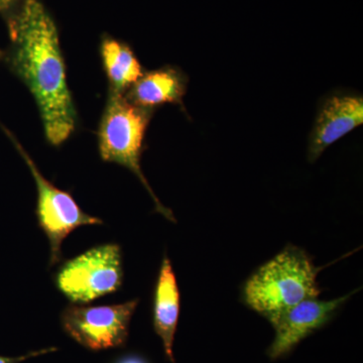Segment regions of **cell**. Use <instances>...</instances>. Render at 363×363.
<instances>
[{"label":"cell","mask_w":363,"mask_h":363,"mask_svg":"<svg viewBox=\"0 0 363 363\" xmlns=\"http://www.w3.org/2000/svg\"><path fill=\"white\" fill-rule=\"evenodd\" d=\"M54 351H57L56 347L45 348V350L32 351V352L28 353V354L21 355V357H0V363H21L30 359V358L40 357V355L47 354V353L54 352Z\"/></svg>","instance_id":"7c38bea8"},{"label":"cell","mask_w":363,"mask_h":363,"mask_svg":"<svg viewBox=\"0 0 363 363\" xmlns=\"http://www.w3.org/2000/svg\"><path fill=\"white\" fill-rule=\"evenodd\" d=\"M355 293L357 291L330 301L307 298L269 317L267 321L274 328V338L267 350L269 357L279 359L290 353L301 341L328 324Z\"/></svg>","instance_id":"52a82bcc"},{"label":"cell","mask_w":363,"mask_h":363,"mask_svg":"<svg viewBox=\"0 0 363 363\" xmlns=\"http://www.w3.org/2000/svg\"><path fill=\"white\" fill-rule=\"evenodd\" d=\"M321 269L305 250L288 245L248 277L241 301L267 320L307 298H319Z\"/></svg>","instance_id":"7a4b0ae2"},{"label":"cell","mask_w":363,"mask_h":363,"mask_svg":"<svg viewBox=\"0 0 363 363\" xmlns=\"http://www.w3.org/2000/svg\"><path fill=\"white\" fill-rule=\"evenodd\" d=\"M11 135V133H9ZM11 136L14 145L30 169L38 190L37 217L40 229L50 243V267L62 259V245L69 234L81 226L100 225L104 221L85 213L70 193L60 190L40 174L39 169L18 140Z\"/></svg>","instance_id":"5b68a950"},{"label":"cell","mask_w":363,"mask_h":363,"mask_svg":"<svg viewBox=\"0 0 363 363\" xmlns=\"http://www.w3.org/2000/svg\"><path fill=\"white\" fill-rule=\"evenodd\" d=\"M116 363H149L145 358L140 357V355L128 354L125 357L119 358Z\"/></svg>","instance_id":"4fadbf2b"},{"label":"cell","mask_w":363,"mask_h":363,"mask_svg":"<svg viewBox=\"0 0 363 363\" xmlns=\"http://www.w3.org/2000/svg\"><path fill=\"white\" fill-rule=\"evenodd\" d=\"M150 112V109L133 104L123 93L111 91L98 133L100 156L105 162H116L133 172L152 197L156 211L168 220L176 222L173 212L155 194L140 167Z\"/></svg>","instance_id":"3957f363"},{"label":"cell","mask_w":363,"mask_h":363,"mask_svg":"<svg viewBox=\"0 0 363 363\" xmlns=\"http://www.w3.org/2000/svg\"><path fill=\"white\" fill-rule=\"evenodd\" d=\"M13 65L39 106L45 135L52 145L68 140L76 111L67 84L57 26L38 0H26L11 23Z\"/></svg>","instance_id":"6da1fadb"},{"label":"cell","mask_w":363,"mask_h":363,"mask_svg":"<svg viewBox=\"0 0 363 363\" xmlns=\"http://www.w3.org/2000/svg\"><path fill=\"white\" fill-rule=\"evenodd\" d=\"M181 310V295L175 272L168 255H164L152 303V321L157 335L161 338L166 357L171 363H177L174 355V341Z\"/></svg>","instance_id":"9c48e42d"},{"label":"cell","mask_w":363,"mask_h":363,"mask_svg":"<svg viewBox=\"0 0 363 363\" xmlns=\"http://www.w3.org/2000/svg\"><path fill=\"white\" fill-rule=\"evenodd\" d=\"M363 98L359 95H333L320 107L308 147V160L316 162L322 154L344 135L362 125Z\"/></svg>","instance_id":"ba28073f"},{"label":"cell","mask_w":363,"mask_h":363,"mask_svg":"<svg viewBox=\"0 0 363 363\" xmlns=\"http://www.w3.org/2000/svg\"><path fill=\"white\" fill-rule=\"evenodd\" d=\"M101 56L111 91L123 93L143 76L142 66L130 48L113 39L101 44Z\"/></svg>","instance_id":"8fae6325"},{"label":"cell","mask_w":363,"mask_h":363,"mask_svg":"<svg viewBox=\"0 0 363 363\" xmlns=\"http://www.w3.org/2000/svg\"><path fill=\"white\" fill-rule=\"evenodd\" d=\"M140 300L107 306H69L61 314L64 331L92 351L123 347L128 341L131 318Z\"/></svg>","instance_id":"8992f818"},{"label":"cell","mask_w":363,"mask_h":363,"mask_svg":"<svg viewBox=\"0 0 363 363\" xmlns=\"http://www.w3.org/2000/svg\"><path fill=\"white\" fill-rule=\"evenodd\" d=\"M123 281V255L116 243L98 245L67 260L55 277L57 289L73 304L116 292Z\"/></svg>","instance_id":"277c9868"},{"label":"cell","mask_w":363,"mask_h":363,"mask_svg":"<svg viewBox=\"0 0 363 363\" xmlns=\"http://www.w3.org/2000/svg\"><path fill=\"white\" fill-rule=\"evenodd\" d=\"M18 0H0V11H7L11 9Z\"/></svg>","instance_id":"5bb4252c"},{"label":"cell","mask_w":363,"mask_h":363,"mask_svg":"<svg viewBox=\"0 0 363 363\" xmlns=\"http://www.w3.org/2000/svg\"><path fill=\"white\" fill-rule=\"evenodd\" d=\"M186 88L187 80L181 72L162 68L143 74L131 86L126 98L133 104L147 109L167 104H182Z\"/></svg>","instance_id":"30bf717a"}]
</instances>
